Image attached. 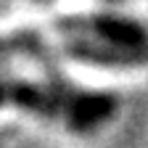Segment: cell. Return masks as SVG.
I'll use <instances>...</instances> for the list:
<instances>
[{
  "mask_svg": "<svg viewBox=\"0 0 148 148\" xmlns=\"http://www.w3.org/2000/svg\"><path fill=\"white\" fill-rule=\"evenodd\" d=\"M0 106H18L42 116H56L77 132H87L116 111V95L79 90L61 79L42 85L24 79H0Z\"/></svg>",
  "mask_w": 148,
  "mask_h": 148,
  "instance_id": "1",
  "label": "cell"
}]
</instances>
